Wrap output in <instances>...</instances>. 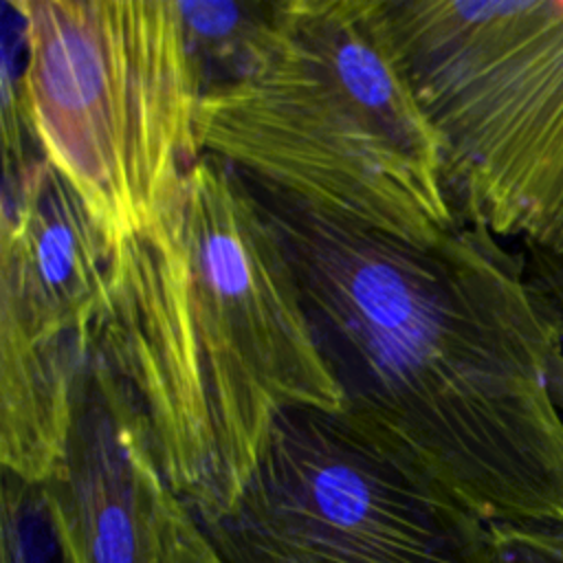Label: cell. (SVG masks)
I'll return each instance as SVG.
<instances>
[{
    "mask_svg": "<svg viewBox=\"0 0 563 563\" xmlns=\"http://www.w3.org/2000/svg\"><path fill=\"white\" fill-rule=\"evenodd\" d=\"M497 563H563V532L493 523Z\"/></svg>",
    "mask_w": 563,
    "mask_h": 563,
    "instance_id": "obj_10",
    "label": "cell"
},
{
    "mask_svg": "<svg viewBox=\"0 0 563 563\" xmlns=\"http://www.w3.org/2000/svg\"><path fill=\"white\" fill-rule=\"evenodd\" d=\"M99 345L200 523L233 508L284 411L345 407L279 233L211 154L152 229L114 249Z\"/></svg>",
    "mask_w": 563,
    "mask_h": 563,
    "instance_id": "obj_2",
    "label": "cell"
},
{
    "mask_svg": "<svg viewBox=\"0 0 563 563\" xmlns=\"http://www.w3.org/2000/svg\"><path fill=\"white\" fill-rule=\"evenodd\" d=\"M282 238L345 407L488 523L563 532L559 319L475 222L413 242L244 178Z\"/></svg>",
    "mask_w": 563,
    "mask_h": 563,
    "instance_id": "obj_1",
    "label": "cell"
},
{
    "mask_svg": "<svg viewBox=\"0 0 563 563\" xmlns=\"http://www.w3.org/2000/svg\"><path fill=\"white\" fill-rule=\"evenodd\" d=\"M222 563H497L493 523L396 438L343 409H288L220 519Z\"/></svg>",
    "mask_w": 563,
    "mask_h": 563,
    "instance_id": "obj_6",
    "label": "cell"
},
{
    "mask_svg": "<svg viewBox=\"0 0 563 563\" xmlns=\"http://www.w3.org/2000/svg\"><path fill=\"white\" fill-rule=\"evenodd\" d=\"M0 462L42 486L59 464L75 391L110 308L114 244L40 154L4 161Z\"/></svg>",
    "mask_w": 563,
    "mask_h": 563,
    "instance_id": "obj_7",
    "label": "cell"
},
{
    "mask_svg": "<svg viewBox=\"0 0 563 563\" xmlns=\"http://www.w3.org/2000/svg\"><path fill=\"white\" fill-rule=\"evenodd\" d=\"M523 251H526L523 257H526L530 277L548 297L559 319V325L563 330V255H554L537 249H523Z\"/></svg>",
    "mask_w": 563,
    "mask_h": 563,
    "instance_id": "obj_11",
    "label": "cell"
},
{
    "mask_svg": "<svg viewBox=\"0 0 563 563\" xmlns=\"http://www.w3.org/2000/svg\"><path fill=\"white\" fill-rule=\"evenodd\" d=\"M156 563H222L200 521L172 486L158 504Z\"/></svg>",
    "mask_w": 563,
    "mask_h": 563,
    "instance_id": "obj_9",
    "label": "cell"
},
{
    "mask_svg": "<svg viewBox=\"0 0 563 563\" xmlns=\"http://www.w3.org/2000/svg\"><path fill=\"white\" fill-rule=\"evenodd\" d=\"M455 213L563 255V0H380Z\"/></svg>",
    "mask_w": 563,
    "mask_h": 563,
    "instance_id": "obj_5",
    "label": "cell"
},
{
    "mask_svg": "<svg viewBox=\"0 0 563 563\" xmlns=\"http://www.w3.org/2000/svg\"><path fill=\"white\" fill-rule=\"evenodd\" d=\"M15 95L37 154L114 249L156 224L202 156L205 81L172 0H9Z\"/></svg>",
    "mask_w": 563,
    "mask_h": 563,
    "instance_id": "obj_4",
    "label": "cell"
},
{
    "mask_svg": "<svg viewBox=\"0 0 563 563\" xmlns=\"http://www.w3.org/2000/svg\"><path fill=\"white\" fill-rule=\"evenodd\" d=\"M167 488L141 405L97 343L77 383L64 455L33 488L62 563H156Z\"/></svg>",
    "mask_w": 563,
    "mask_h": 563,
    "instance_id": "obj_8",
    "label": "cell"
},
{
    "mask_svg": "<svg viewBox=\"0 0 563 563\" xmlns=\"http://www.w3.org/2000/svg\"><path fill=\"white\" fill-rule=\"evenodd\" d=\"M196 134L242 178L378 233L429 242L462 222L380 0H275Z\"/></svg>",
    "mask_w": 563,
    "mask_h": 563,
    "instance_id": "obj_3",
    "label": "cell"
}]
</instances>
